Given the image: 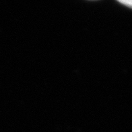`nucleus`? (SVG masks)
<instances>
[{"instance_id": "1", "label": "nucleus", "mask_w": 132, "mask_h": 132, "mask_svg": "<svg viewBox=\"0 0 132 132\" xmlns=\"http://www.w3.org/2000/svg\"><path fill=\"white\" fill-rule=\"evenodd\" d=\"M117 1L126 6L132 8V0H117Z\"/></svg>"}]
</instances>
